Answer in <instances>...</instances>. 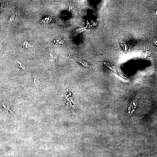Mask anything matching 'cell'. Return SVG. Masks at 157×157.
Wrapping results in <instances>:
<instances>
[{"instance_id": "obj_4", "label": "cell", "mask_w": 157, "mask_h": 157, "mask_svg": "<svg viewBox=\"0 0 157 157\" xmlns=\"http://www.w3.org/2000/svg\"><path fill=\"white\" fill-rule=\"evenodd\" d=\"M52 19L51 17H48L45 18L43 20V22L45 23L49 22Z\"/></svg>"}, {"instance_id": "obj_6", "label": "cell", "mask_w": 157, "mask_h": 157, "mask_svg": "<svg viewBox=\"0 0 157 157\" xmlns=\"http://www.w3.org/2000/svg\"><path fill=\"white\" fill-rule=\"evenodd\" d=\"M120 30V31H121V32H128V33H129L128 32H127V31H121V30Z\"/></svg>"}, {"instance_id": "obj_5", "label": "cell", "mask_w": 157, "mask_h": 157, "mask_svg": "<svg viewBox=\"0 0 157 157\" xmlns=\"http://www.w3.org/2000/svg\"><path fill=\"white\" fill-rule=\"evenodd\" d=\"M2 37L0 36V48H1L2 44Z\"/></svg>"}, {"instance_id": "obj_2", "label": "cell", "mask_w": 157, "mask_h": 157, "mask_svg": "<svg viewBox=\"0 0 157 157\" xmlns=\"http://www.w3.org/2000/svg\"><path fill=\"white\" fill-rule=\"evenodd\" d=\"M85 29L84 28H78L74 29L71 34L72 37H74L84 31Z\"/></svg>"}, {"instance_id": "obj_1", "label": "cell", "mask_w": 157, "mask_h": 157, "mask_svg": "<svg viewBox=\"0 0 157 157\" xmlns=\"http://www.w3.org/2000/svg\"><path fill=\"white\" fill-rule=\"evenodd\" d=\"M68 57L74 60L81 66L85 68H89L92 67V66L85 60L70 54L68 55Z\"/></svg>"}, {"instance_id": "obj_3", "label": "cell", "mask_w": 157, "mask_h": 157, "mask_svg": "<svg viewBox=\"0 0 157 157\" xmlns=\"http://www.w3.org/2000/svg\"><path fill=\"white\" fill-rule=\"evenodd\" d=\"M65 42L64 38L62 36L58 37L55 40V43L58 44L63 45Z\"/></svg>"}]
</instances>
